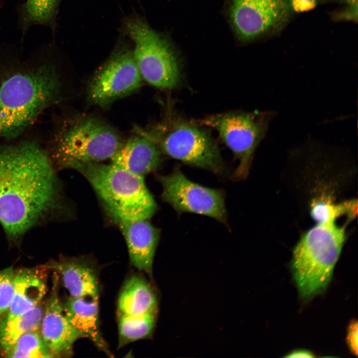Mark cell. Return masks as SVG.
Segmentation results:
<instances>
[{"mask_svg": "<svg viewBox=\"0 0 358 358\" xmlns=\"http://www.w3.org/2000/svg\"><path fill=\"white\" fill-rule=\"evenodd\" d=\"M61 187L49 156L37 143L0 145V223L9 245L62 208Z\"/></svg>", "mask_w": 358, "mask_h": 358, "instance_id": "cell-1", "label": "cell"}, {"mask_svg": "<svg viewBox=\"0 0 358 358\" xmlns=\"http://www.w3.org/2000/svg\"><path fill=\"white\" fill-rule=\"evenodd\" d=\"M347 210L341 204L316 205L310 210L315 225L295 246L291 263L293 278L300 296L308 298L325 290L346 241L349 222L339 224Z\"/></svg>", "mask_w": 358, "mask_h": 358, "instance_id": "cell-2", "label": "cell"}, {"mask_svg": "<svg viewBox=\"0 0 358 358\" xmlns=\"http://www.w3.org/2000/svg\"><path fill=\"white\" fill-rule=\"evenodd\" d=\"M61 82L52 64L23 70L0 84V137L17 136L60 99Z\"/></svg>", "mask_w": 358, "mask_h": 358, "instance_id": "cell-3", "label": "cell"}, {"mask_svg": "<svg viewBox=\"0 0 358 358\" xmlns=\"http://www.w3.org/2000/svg\"><path fill=\"white\" fill-rule=\"evenodd\" d=\"M73 169L88 180L116 223L149 219L157 210L143 176L101 162L79 165Z\"/></svg>", "mask_w": 358, "mask_h": 358, "instance_id": "cell-4", "label": "cell"}, {"mask_svg": "<svg viewBox=\"0 0 358 358\" xmlns=\"http://www.w3.org/2000/svg\"><path fill=\"white\" fill-rule=\"evenodd\" d=\"M122 143L115 130L103 120L82 116L63 127L52 151L48 152L55 168L73 169L110 160Z\"/></svg>", "mask_w": 358, "mask_h": 358, "instance_id": "cell-5", "label": "cell"}, {"mask_svg": "<svg viewBox=\"0 0 358 358\" xmlns=\"http://www.w3.org/2000/svg\"><path fill=\"white\" fill-rule=\"evenodd\" d=\"M125 30L134 43L133 55L143 80L159 89L177 88L181 80V67L172 41L139 17L127 20Z\"/></svg>", "mask_w": 358, "mask_h": 358, "instance_id": "cell-6", "label": "cell"}, {"mask_svg": "<svg viewBox=\"0 0 358 358\" xmlns=\"http://www.w3.org/2000/svg\"><path fill=\"white\" fill-rule=\"evenodd\" d=\"M153 139L161 151L171 158L218 175L227 172L217 143L198 122L172 115Z\"/></svg>", "mask_w": 358, "mask_h": 358, "instance_id": "cell-7", "label": "cell"}, {"mask_svg": "<svg viewBox=\"0 0 358 358\" xmlns=\"http://www.w3.org/2000/svg\"><path fill=\"white\" fill-rule=\"evenodd\" d=\"M273 112H228L207 116L197 121L214 129L239 160L232 175L234 179H246L249 175L256 149L265 136Z\"/></svg>", "mask_w": 358, "mask_h": 358, "instance_id": "cell-8", "label": "cell"}, {"mask_svg": "<svg viewBox=\"0 0 358 358\" xmlns=\"http://www.w3.org/2000/svg\"><path fill=\"white\" fill-rule=\"evenodd\" d=\"M225 5L231 27L243 43L278 32L292 13L289 0H226Z\"/></svg>", "mask_w": 358, "mask_h": 358, "instance_id": "cell-9", "label": "cell"}, {"mask_svg": "<svg viewBox=\"0 0 358 358\" xmlns=\"http://www.w3.org/2000/svg\"><path fill=\"white\" fill-rule=\"evenodd\" d=\"M156 179L163 187L162 199L170 204L178 214L190 212L204 215L227 225L223 190L191 181L178 167L168 175H157Z\"/></svg>", "mask_w": 358, "mask_h": 358, "instance_id": "cell-10", "label": "cell"}, {"mask_svg": "<svg viewBox=\"0 0 358 358\" xmlns=\"http://www.w3.org/2000/svg\"><path fill=\"white\" fill-rule=\"evenodd\" d=\"M143 80L133 51L122 46L92 78L88 88V101L92 105L106 106L137 90Z\"/></svg>", "mask_w": 358, "mask_h": 358, "instance_id": "cell-11", "label": "cell"}, {"mask_svg": "<svg viewBox=\"0 0 358 358\" xmlns=\"http://www.w3.org/2000/svg\"><path fill=\"white\" fill-rule=\"evenodd\" d=\"M54 274L52 291L44 308L39 331L53 357H68L72 354L78 337L64 313L58 292L59 277L56 272Z\"/></svg>", "mask_w": 358, "mask_h": 358, "instance_id": "cell-12", "label": "cell"}, {"mask_svg": "<svg viewBox=\"0 0 358 358\" xmlns=\"http://www.w3.org/2000/svg\"><path fill=\"white\" fill-rule=\"evenodd\" d=\"M149 220L124 221L116 224L126 241L131 265L150 274L160 231Z\"/></svg>", "mask_w": 358, "mask_h": 358, "instance_id": "cell-13", "label": "cell"}, {"mask_svg": "<svg viewBox=\"0 0 358 358\" xmlns=\"http://www.w3.org/2000/svg\"><path fill=\"white\" fill-rule=\"evenodd\" d=\"M161 153L153 138L133 136L122 143L111 158V164L144 177L160 167L163 162Z\"/></svg>", "mask_w": 358, "mask_h": 358, "instance_id": "cell-14", "label": "cell"}, {"mask_svg": "<svg viewBox=\"0 0 358 358\" xmlns=\"http://www.w3.org/2000/svg\"><path fill=\"white\" fill-rule=\"evenodd\" d=\"M44 267L60 275L64 286L73 298L98 300V281L95 268L87 260L63 258Z\"/></svg>", "mask_w": 358, "mask_h": 358, "instance_id": "cell-15", "label": "cell"}, {"mask_svg": "<svg viewBox=\"0 0 358 358\" xmlns=\"http://www.w3.org/2000/svg\"><path fill=\"white\" fill-rule=\"evenodd\" d=\"M46 269L43 266L14 270L13 295L4 317L22 314L39 303L47 290Z\"/></svg>", "mask_w": 358, "mask_h": 358, "instance_id": "cell-16", "label": "cell"}, {"mask_svg": "<svg viewBox=\"0 0 358 358\" xmlns=\"http://www.w3.org/2000/svg\"><path fill=\"white\" fill-rule=\"evenodd\" d=\"M63 306L78 339L90 340L99 350L111 356L100 329L98 300L70 297Z\"/></svg>", "mask_w": 358, "mask_h": 358, "instance_id": "cell-17", "label": "cell"}, {"mask_svg": "<svg viewBox=\"0 0 358 358\" xmlns=\"http://www.w3.org/2000/svg\"><path fill=\"white\" fill-rule=\"evenodd\" d=\"M155 294L147 281L134 275L124 283L118 301L119 314L139 315L157 312Z\"/></svg>", "mask_w": 358, "mask_h": 358, "instance_id": "cell-18", "label": "cell"}, {"mask_svg": "<svg viewBox=\"0 0 358 358\" xmlns=\"http://www.w3.org/2000/svg\"><path fill=\"white\" fill-rule=\"evenodd\" d=\"M43 311L39 303L24 313L0 320V349L4 355L23 335L39 330Z\"/></svg>", "mask_w": 358, "mask_h": 358, "instance_id": "cell-19", "label": "cell"}, {"mask_svg": "<svg viewBox=\"0 0 358 358\" xmlns=\"http://www.w3.org/2000/svg\"><path fill=\"white\" fill-rule=\"evenodd\" d=\"M156 312L139 315L119 314V347L145 338L152 331Z\"/></svg>", "mask_w": 358, "mask_h": 358, "instance_id": "cell-20", "label": "cell"}, {"mask_svg": "<svg viewBox=\"0 0 358 358\" xmlns=\"http://www.w3.org/2000/svg\"><path fill=\"white\" fill-rule=\"evenodd\" d=\"M5 355L8 358H53L43 342L39 330L23 335Z\"/></svg>", "mask_w": 358, "mask_h": 358, "instance_id": "cell-21", "label": "cell"}, {"mask_svg": "<svg viewBox=\"0 0 358 358\" xmlns=\"http://www.w3.org/2000/svg\"><path fill=\"white\" fill-rule=\"evenodd\" d=\"M60 0H27L25 15L28 20L37 24H46L55 15Z\"/></svg>", "mask_w": 358, "mask_h": 358, "instance_id": "cell-22", "label": "cell"}, {"mask_svg": "<svg viewBox=\"0 0 358 358\" xmlns=\"http://www.w3.org/2000/svg\"><path fill=\"white\" fill-rule=\"evenodd\" d=\"M14 272L11 267L0 270V320L6 314L12 299Z\"/></svg>", "mask_w": 358, "mask_h": 358, "instance_id": "cell-23", "label": "cell"}, {"mask_svg": "<svg viewBox=\"0 0 358 358\" xmlns=\"http://www.w3.org/2000/svg\"><path fill=\"white\" fill-rule=\"evenodd\" d=\"M292 12L300 13L307 12L314 8L318 0H289Z\"/></svg>", "mask_w": 358, "mask_h": 358, "instance_id": "cell-24", "label": "cell"}, {"mask_svg": "<svg viewBox=\"0 0 358 358\" xmlns=\"http://www.w3.org/2000/svg\"><path fill=\"white\" fill-rule=\"evenodd\" d=\"M347 344L351 352L357 356L358 355V323L357 321L352 322L348 329L347 336Z\"/></svg>", "mask_w": 358, "mask_h": 358, "instance_id": "cell-25", "label": "cell"}, {"mask_svg": "<svg viewBox=\"0 0 358 358\" xmlns=\"http://www.w3.org/2000/svg\"><path fill=\"white\" fill-rule=\"evenodd\" d=\"M286 358H313V354L307 350H300L293 351L288 355L286 356Z\"/></svg>", "mask_w": 358, "mask_h": 358, "instance_id": "cell-26", "label": "cell"}]
</instances>
